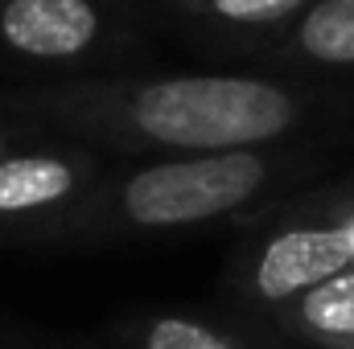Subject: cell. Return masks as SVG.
<instances>
[{"label":"cell","instance_id":"6da1fadb","mask_svg":"<svg viewBox=\"0 0 354 349\" xmlns=\"http://www.w3.org/2000/svg\"><path fill=\"white\" fill-rule=\"evenodd\" d=\"M0 107L103 157H202L280 144L354 148V83L260 70H128L0 90Z\"/></svg>","mask_w":354,"mask_h":349},{"label":"cell","instance_id":"7a4b0ae2","mask_svg":"<svg viewBox=\"0 0 354 349\" xmlns=\"http://www.w3.org/2000/svg\"><path fill=\"white\" fill-rule=\"evenodd\" d=\"M354 165L346 144H280L202 157H111L50 251H107L239 230L284 197Z\"/></svg>","mask_w":354,"mask_h":349},{"label":"cell","instance_id":"3957f363","mask_svg":"<svg viewBox=\"0 0 354 349\" xmlns=\"http://www.w3.org/2000/svg\"><path fill=\"white\" fill-rule=\"evenodd\" d=\"M354 271V165L243 222L218 275V304L272 317L292 296Z\"/></svg>","mask_w":354,"mask_h":349},{"label":"cell","instance_id":"277c9868","mask_svg":"<svg viewBox=\"0 0 354 349\" xmlns=\"http://www.w3.org/2000/svg\"><path fill=\"white\" fill-rule=\"evenodd\" d=\"M153 33L132 0H0V66L33 83L153 70Z\"/></svg>","mask_w":354,"mask_h":349},{"label":"cell","instance_id":"5b68a950","mask_svg":"<svg viewBox=\"0 0 354 349\" xmlns=\"http://www.w3.org/2000/svg\"><path fill=\"white\" fill-rule=\"evenodd\" d=\"M111 157L83 140L41 132L0 157V247L50 251L79 214Z\"/></svg>","mask_w":354,"mask_h":349},{"label":"cell","instance_id":"8992f818","mask_svg":"<svg viewBox=\"0 0 354 349\" xmlns=\"http://www.w3.org/2000/svg\"><path fill=\"white\" fill-rule=\"evenodd\" d=\"M103 349H305L272 329L264 317L231 304H136L107 321Z\"/></svg>","mask_w":354,"mask_h":349},{"label":"cell","instance_id":"52a82bcc","mask_svg":"<svg viewBox=\"0 0 354 349\" xmlns=\"http://www.w3.org/2000/svg\"><path fill=\"white\" fill-rule=\"evenodd\" d=\"M313 0H177L153 12L157 33H177L202 58L227 62V70L248 66L276 33H284Z\"/></svg>","mask_w":354,"mask_h":349},{"label":"cell","instance_id":"ba28073f","mask_svg":"<svg viewBox=\"0 0 354 349\" xmlns=\"http://www.w3.org/2000/svg\"><path fill=\"white\" fill-rule=\"evenodd\" d=\"M239 70L354 83V0H313Z\"/></svg>","mask_w":354,"mask_h":349},{"label":"cell","instance_id":"9c48e42d","mask_svg":"<svg viewBox=\"0 0 354 349\" xmlns=\"http://www.w3.org/2000/svg\"><path fill=\"white\" fill-rule=\"evenodd\" d=\"M264 321L305 349H354V271L292 296Z\"/></svg>","mask_w":354,"mask_h":349},{"label":"cell","instance_id":"30bf717a","mask_svg":"<svg viewBox=\"0 0 354 349\" xmlns=\"http://www.w3.org/2000/svg\"><path fill=\"white\" fill-rule=\"evenodd\" d=\"M46 128H37V123H29V119H17L12 111H4L0 107V157L4 152H12L17 144H25V140H33V136H41Z\"/></svg>","mask_w":354,"mask_h":349},{"label":"cell","instance_id":"8fae6325","mask_svg":"<svg viewBox=\"0 0 354 349\" xmlns=\"http://www.w3.org/2000/svg\"><path fill=\"white\" fill-rule=\"evenodd\" d=\"M0 349H103V346H46V341H17L0 333Z\"/></svg>","mask_w":354,"mask_h":349}]
</instances>
